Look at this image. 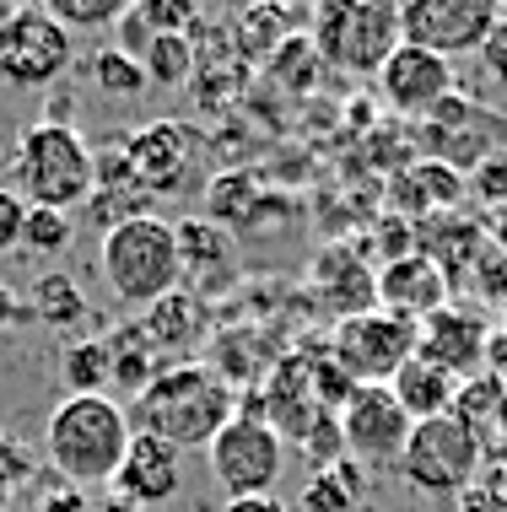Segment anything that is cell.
I'll return each instance as SVG.
<instances>
[{
	"instance_id": "cell-1",
	"label": "cell",
	"mask_w": 507,
	"mask_h": 512,
	"mask_svg": "<svg viewBox=\"0 0 507 512\" xmlns=\"http://www.w3.org/2000/svg\"><path fill=\"white\" fill-rule=\"evenodd\" d=\"M238 415V394L211 362L162 367L141 394L130 399V426L168 448H211L216 432Z\"/></svg>"
},
{
	"instance_id": "cell-2",
	"label": "cell",
	"mask_w": 507,
	"mask_h": 512,
	"mask_svg": "<svg viewBox=\"0 0 507 512\" xmlns=\"http://www.w3.org/2000/svg\"><path fill=\"white\" fill-rule=\"evenodd\" d=\"M135 426L130 410L108 394H71L44 426V453L54 464V475L76 491L92 486H114L119 464H125Z\"/></svg>"
},
{
	"instance_id": "cell-3",
	"label": "cell",
	"mask_w": 507,
	"mask_h": 512,
	"mask_svg": "<svg viewBox=\"0 0 507 512\" xmlns=\"http://www.w3.org/2000/svg\"><path fill=\"white\" fill-rule=\"evenodd\" d=\"M11 173H17V195L44 211H65L92 200L98 189V168H92V146L81 141L76 124H27L11 151Z\"/></svg>"
},
{
	"instance_id": "cell-4",
	"label": "cell",
	"mask_w": 507,
	"mask_h": 512,
	"mask_svg": "<svg viewBox=\"0 0 507 512\" xmlns=\"http://www.w3.org/2000/svg\"><path fill=\"white\" fill-rule=\"evenodd\" d=\"M103 281L125 308H157L162 297L178 292L184 281V259H178V232L162 216H135L125 227L103 232L98 248Z\"/></svg>"
},
{
	"instance_id": "cell-5",
	"label": "cell",
	"mask_w": 507,
	"mask_h": 512,
	"mask_svg": "<svg viewBox=\"0 0 507 512\" xmlns=\"http://www.w3.org/2000/svg\"><path fill=\"white\" fill-rule=\"evenodd\" d=\"M308 38L324 71L378 76L383 60L400 49V6L394 0H324L308 17Z\"/></svg>"
},
{
	"instance_id": "cell-6",
	"label": "cell",
	"mask_w": 507,
	"mask_h": 512,
	"mask_svg": "<svg viewBox=\"0 0 507 512\" xmlns=\"http://www.w3.org/2000/svg\"><path fill=\"white\" fill-rule=\"evenodd\" d=\"M486 469V442L470 421H459L454 410L437 415V421H416L410 426V442H405V459H400V475L410 491L421 496H459L481 480Z\"/></svg>"
},
{
	"instance_id": "cell-7",
	"label": "cell",
	"mask_w": 507,
	"mask_h": 512,
	"mask_svg": "<svg viewBox=\"0 0 507 512\" xmlns=\"http://www.w3.org/2000/svg\"><path fill=\"white\" fill-rule=\"evenodd\" d=\"M76 38L49 17L44 6H11L0 22V81L17 92H49L71 71Z\"/></svg>"
},
{
	"instance_id": "cell-8",
	"label": "cell",
	"mask_w": 507,
	"mask_h": 512,
	"mask_svg": "<svg viewBox=\"0 0 507 512\" xmlns=\"http://www.w3.org/2000/svg\"><path fill=\"white\" fill-rule=\"evenodd\" d=\"M205 459H211V480L227 491V502H243V496L276 491L281 464H286V442L276 426L232 415L222 432H216V442L205 448Z\"/></svg>"
},
{
	"instance_id": "cell-9",
	"label": "cell",
	"mask_w": 507,
	"mask_h": 512,
	"mask_svg": "<svg viewBox=\"0 0 507 512\" xmlns=\"http://www.w3.org/2000/svg\"><path fill=\"white\" fill-rule=\"evenodd\" d=\"M330 356H335V367L346 372L356 389H378V383H394V372L416 356V324L383 313V308L340 318Z\"/></svg>"
},
{
	"instance_id": "cell-10",
	"label": "cell",
	"mask_w": 507,
	"mask_h": 512,
	"mask_svg": "<svg viewBox=\"0 0 507 512\" xmlns=\"http://www.w3.org/2000/svg\"><path fill=\"white\" fill-rule=\"evenodd\" d=\"M497 0H405L400 6V44H416L437 60H464L481 54L486 33L497 27Z\"/></svg>"
},
{
	"instance_id": "cell-11",
	"label": "cell",
	"mask_w": 507,
	"mask_h": 512,
	"mask_svg": "<svg viewBox=\"0 0 507 512\" xmlns=\"http://www.w3.org/2000/svg\"><path fill=\"white\" fill-rule=\"evenodd\" d=\"M125 146H130L135 184L152 200H173V195H189V189H195V173H200V157H205V141H200L195 124L152 119V124H141Z\"/></svg>"
},
{
	"instance_id": "cell-12",
	"label": "cell",
	"mask_w": 507,
	"mask_h": 512,
	"mask_svg": "<svg viewBox=\"0 0 507 512\" xmlns=\"http://www.w3.org/2000/svg\"><path fill=\"white\" fill-rule=\"evenodd\" d=\"M410 415L400 410V399L389 394V383L378 389H356L351 405L340 410V442L356 464L367 469H400L405 442H410Z\"/></svg>"
},
{
	"instance_id": "cell-13",
	"label": "cell",
	"mask_w": 507,
	"mask_h": 512,
	"mask_svg": "<svg viewBox=\"0 0 507 512\" xmlns=\"http://www.w3.org/2000/svg\"><path fill=\"white\" fill-rule=\"evenodd\" d=\"M378 81V103L394 108L400 119H432L454 103V65L437 60V54L416 49V44H400L383 60V71L373 76Z\"/></svg>"
},
{
	"instance_id": "cell-14",
	"label": "cell",
	"mask_w": 507,
	"mask_h": 512,
	"mask_svg": "<svg viewBox=\"0 0 507 512\" xmlns=\"http://www.w3.org/2000/svg\"><path fill=\"white\" fill-rule=\"evenodd\" d=\"M486 318L459 308V302H448V308H437L432 318H421L416 324V356L432 367H443L448 378L470 383L486 372Z\"/></svg>"
},
{
	"instance_id": "cell-15",
	"label": "cell",
	"mask_w": 507,
	"mask_h": 512,
	"mask_svg": "<svg viewBox=\"0 0 507 512\" xmlns=\"http://www.w3.org/2000/svg\"><path fill=\"white\" fill-rule=\"evenodd\" d=\"M454 302V281H448V270L427 259L421 248H410L400 259H383L378 270V308L394 313V318H410V324H421V318H432L437 308H448Z\"/></svg>"
},
{
	"instance_id": "cell-16",
	"label": "cell",
	"mask_w": 507,
	"mask_h": 512,
	"mask_svg": "<svg viewBox=\"0 0 507 512\" xmlns=\"http://www.w3.org/2000/svg\"><path fill=\"white\" fill-rule=\"evenodd\" d=\"M178 486H184L178 448H168V442H157L146 432H135L130 448H125V464H119V475H114V496L130 512H141V507H162L168 496H178Z\"/></svg>"
},
{
	"instance_id": "cell-17",
	"label": "cell",
	"mask_w": 507,
	"mask_h": 512,
	"mask_svg": "<svg viewBox=\"0 0 507 512\" xmlns=\"http://www.w3.org/2000/svg\"><path fill=\"white\" fill-rule=\"evenodd\" d=\"M313 292L340 318L373 313L378 308V270H367L351 248H324L319 265H313Z\"/></svg>"
},
{
	"instance_id": "cell-18",
	"label": "cell",
	"mask_w": 507,
	"mask_h": 512,
	"mask_svg": "<svg viewBox=\"0 0 507 512\" xmlns=\"http://www.w3.org/2000/svg\"><path fill=\"white\" fill-rule=\"evenodd\" d=\"M141 329H146V340L157 345V356L162 351H195V345H205V335H211V313H205L200 297L173 292V297H162L157 308H146Z\"/></svg>"
},
{
	"instance_id": "cell-19",
	"label": "cell",
	"mask_w": 507,
	"mask_h": 512,
	"mask_svg": "<svg viewBox=\"0 0 507 512\" xmlns=\"http://www.w3.org/2000/svg\"><path fill=\"white\" fill-rule=\"evenodd\" d=\"M389 394L400 399V410L410 415V421H437V415L454 410L459 378H448L443 367H432V362H421V356H410V362L394 372Z\"/></svg>"
},
{
	"instance_id": "cell-20",
	"label": "cell",
	"mask_w": 507,
	"mask_h": 512,
	"mask_svg": "<svg viewBox=\"0 0 507 512\" xmlns=\"http://www.w3.org/2000/svg\"><path fill=\"white\" fill-rule=\"evenodd\" d=\"M173 232H178V259H184V270H195V275H227L232 259H238V243H232L227 227L211 221V216L173 221Z\"/></svg>"
},
{
	"instance_id": "cell-21",
	"label": "cell",
	"mask_w": 507,
	"mask_h": 512,
	"mask_svg": "<svg viewBox=\"0 0 507 512\" xmlns=\"http://www.w3.org/2000/svg\"><path fill=\"white\" fill-rule=\"evenodd\" d=\"M27 318H38V324H49V329H76L81 318H87V292H81V281L65 270H44L33 281Z\"/></svg>"
},
{
	"instance_id": "cell-22",
	"label": "cell",
	"mask_w": 507,
	"mask_h": 512,
	"mask_svg": "<svg viewBox=\"0 0 507 512\" xmlns=\"http://www.w3.org/2000/svg\"><path fill=\"white\" fill-rule=\"evenodd\" d=\"M108 367H114V383H119V389H130V399H135L168 362H162L157 345L146 340V329L130 324V329H119V335H108Z\"/></svg>"
},
{
	"instance_id": "cell-23",
	"label": "cell",
	"mask_w": 507,
	"mask_h": 512,
	"mask_svg": "<svg viewBox=\"0 0 507 512\" xmlns=\"http://www.w3.org/2000/svg\"><path fill=\"white\" fill-rule=\"evenodd\" d=\"M141 71H146V87H152V92L189 87V76H195V44H189V33L152 38V49L141 54Z\"/></svg>"
},
{
	"instance_id": "cell-24",
	"label": "cell",
	"mask_w": 507,
	"mask_h": 512,
	"mask_svg": "<svg viewBox=\"0 0 507 512\" xmlns=\"http://www.w3.org/2000/svg\"><path fill=\"white\" fill-rule=\"evenodd\" d=\"M356 496H362V469L356 464H330V469H313L308 486H303V512H351Z\"/></svg>"
},
{
	"instance_id": "cell-25",
	"label": "cell",
	"mask_w": 507,
	"mask_h": 512,
	"mask_svg": "<svg viewBox=\"0 0 507 512\" xmlns=\"http://www.w3.org/2000/svg\"><path fill=\"white\" fill-rule=\"evenodd\" d=\"M60 378L71 394H103L114 383V367H108V340H76L65 345L60 356Z\"/></svg>"
},
{
	"instance_id": "cell-26",
	"label": "cell",
	"mask_w": 507,
	"mask_h": 512,
	"mask_svg": "<svg viewBox=\"0 0 507 512\" xmlns=\"http://www.w3.org/2000/svg\"><path fill=\"white\" fill-rule=\"evenodd\" d=\"M87 76H92V87H103L108 98H146V71H141V60H130L125 49H114V44H103L98 54L87 60Z\"/></svg>"
},
{
	"instance_id": "cell-27",
	"label": "cell",
	"mask_w": 507,
	"mask_h": 512,
	"mask_svg": "<svg viewBox=\"0 0 507 512\" xmlns=\"http://www.w3.org/2000/svg\"><path fill=\"white\" fill-rule=\"evenodd\" d=\"M265 71L281 81V87H292V92H308L313 87V76L324 71V60H319V49H313V38L308 33H292L286 44L265 60Z\"/></svg>"
},
{
	"instance_id": "cell-28",
	"label": "cell",
	"mask_w": 507,
	"mask_h": 512,
	"mask_svg": "<svg viewBox=\"0 0 507 512\" xmlns=\"http://www.w3.org/2000/svg\"><path fill=\"white\" fill-rule=\"evenodd\" d=\"M71 216L65 211H44V205H27V216H22V248L27 254H38V259H54V254H65L71 248Z\"/></svg>"
},
{
	"instance_id": "cell-29",
	"label": "cell",
	"mask_w": 507,
	"mask_h": 512,
	"mask_svg": "<svg viewBox=\"0 0 507 512\" xmlns=\"http://www.w3.org/2000/svg\"><path fill=\"white\" fill-rule=\"evenodd\" d=\"M130 0H49V17L65 27V33H98V27H114L119 17H125Z\"/></svg>"
},
{
	"instance_id": "cell-30",
	"label": "cell",
	"mask_w": 507,
	"mask_h": 512,
	"mask_svg": "<svg viewBox=\"0 0 507 512\" xmlns=\"http://www.w3.org/2000/svg\"><path fill=\"white\" fill-rule=\"evenodd\" d=\"M205 195H211V221H232L238 211L254 216V178L249 173H222Z\"/></svg>"
},
{
	"instance_id": "cell-31",
	"label": "cell",
	"mask_w": 507,
	"mask_h": 512,
	"mask_svg": "<svg viewBox=\"0 0 507 512\" xmlns=\"http://www.w3.org/2000/svg\"><path fill=\"white\" fill-rule=\"evenodd\" d=\"M146 22H152V33H189L195 27V6H184V0H141Z\"/></svg>"
},
{
	"instance_id": "cell-32",
	"label": "cell",
	"mask_w": 507,
	"mask_h": 512,
	"mask_svg": "<svg viewBox=\"0 0 507 512\" xmlns=\"http://www.w3.org/2000/svg\"><path fill=\"white\" fill-rule=\"evenodd\" d=\"M27 475H38V459H33V448H22L11 432H0V480H6L11 491L22 486Z\"/></svg>"
},
{
	"instance_id": "cell-33",
	"label": "cell",
	"mask_w": 507,
	"mask_h": 512,
	"mask_svg": "<svg viewBox=\"0 0 507 512\" xmlns=\"http://www.w3.org/2000/svg\"><path fill=\"white\" fill-rule=\"evenodd\" d=\"M481 71L497 81V87H507V6H502V17H497V27L486 33V44H481Z\"/></svg>"
},
{
	"instance_id": "cell-34",
	"label": "cell",
	"mask_w": 507,
	"mask_h": 512,
	"mask_svg": "<svg viewBox=\"0 0 507 512\" xmlns=\"http://www.w3.org/2000/svg\"><path fill=\"white\" fill-rule=\"evenodd\" d=\"M22 216H27V200L17 189H0V254L22 248Z\"/></svg>"
},
{
	"instance_id": "cell-35",
	"label": "cell",
	"mask_w": 507,
	"mask_h": 512,
	"mask_svg": "<svg viewBox=\"0 0 507 512\" xmlns=\"http://www.w3.org/2000/svg\"><path fill=\"white\" fill-rule=\"evenodd\" d=\"M27 512H98L87 502V496H81L76 486H65V480H54V486L44 491V496H33V507Z\"/></svg>"
},
{
	"instance_id": "cell-36",
	"label": "cell",
	"mask_w": 507,
	"mask_h": 512,
	"mask_svg": "<svg viewBox=\"0 0 507 512\" xmlns=\"http://www.w3.org/2000/svg\"><path fill=\"white\" fill-rule=\"evenodd\" d=\"M475 195L491 200L497 211L507 205V162H502V157H486L481 168H475Z\"/></svg>"
},
{
	"instance_id": "cell-37",
	"label": "cell",
	"mask_w": 507,
	"mask_h": 512,
	"mask_svg": "<svg viewBox=\"0 0 507 512\" xmlns=\"http://www.w3.org/2000/svg\"><path fill=\"white\" fill-rule=\"evenodd\" d=\"M486 378H497L502 389H507V318L486 335Z\"/></svg>"
},
{
	"instance_id": "cell-38",
	"label": "cell",
	"mask_w": 507,
	"mask_h": 512,
	"mask_svg": "<svg viewBox=\"0 0 507 512\" xmlns=\"http://www.w3.org/2000/svg\"><path fill=\"white\" fill-rule=\"evenodd\" d=\"M17 318H27V308L17 302V292H11L6 281H0V335H6V329L17 324Z\"/></svg>"
},
{
	"instance_id": "cell-39",
	"label": "cell",
	"mask_w": 507,
	"mask_h": 512,
	"mask_svg": "<svg viewBox=\"0 0 507 512\" xmlns=\"http://www.w3.org/2000/svg\"><path fill=\"white\" fill-rule=\"evenodd\" d=\"M222 512H286L276 496H243V502H227Z\"/></svg>"
},
{
	"instance_id": "cell-40",
	"label": "cell",
	"mask_w": 507,
	"mask_h": 512,
	"mask_svg": "<svg viewBox=\"0 0 507 512\" xmlns=\"http://www.w3.org/2000/svg\"><path fill=\"white\" fill-rule=\"evenodd\" d=\"M459 512H502L497 502H491V496L481 491V486H470V491H464L459 496Z\"/></svg>"
},
{
	"instance_id": "cell-41",
	"label": "cell",
	"mask_w": 507,
	"mask_h": 512,
	"mask_svg": "<svg viewBox=\"0 0 507 512\" xmlns=\"http://www.w3.org/2000/svg\"><path fill=\"white\" fill-rule=\"evenodd\" d=\"M0 512H11V486L0 480Z\"/></svg>"
},
{
	"instance_id": "cell-42",
	"label": "cell",
	"mask_w": 507,
	"mask_h": 512,
	"mask_svg": "<svg viewBox=\"0 0 507 512\" xmlns=\"http://www.w3.org/2000/svg\"><path fill=\"white\" fill-rule=\"evenodd\" d=\"M98 512H130L125 502H108V507H98Z\"/></svg>"
}]
</instances>
